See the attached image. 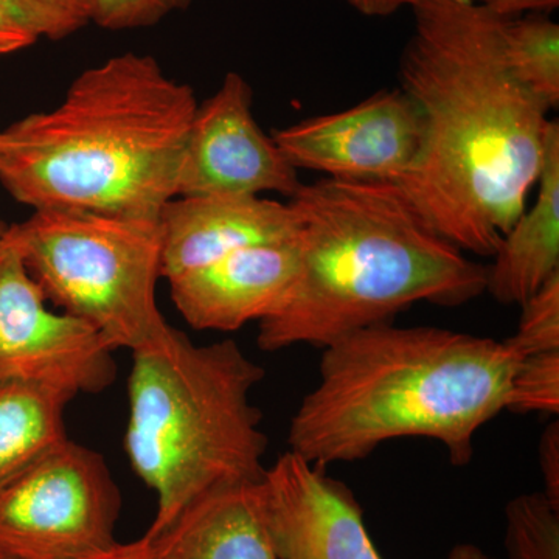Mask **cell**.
<instances>
[{"label": "cell", "instance_id": "5bb4252c", "mask_svg": "<svg viewBox=\"0 0 559 559\" xmlns=\"http://www.w3.org/2000/svg\"><path fill=\"white\" fill-rule=\"evenodd\" d=\"M151 539L164 559H280L267 528L261 480L205 492Z\"/></svg>", "mask_w": 559, "mask_h": 559}, {"label": "cell", "instance_id": "83f0119b", "mask_svg": "<svg viewBox=\"0 0 559 559\" xmlns=\"http://www.w3.org/2000/svg\"><path fill=\"white\" fill-rule=\"evenodd\" d=\"M448 559H496L485 554L480 547L474 544H459L450 551Z\"/></svg>", "mask_w": 559, "mask_h": 559}, {"label": "cell", "instance_id": "44dd1931", "mask_svg": "<svg viewBox=\"0 0 559 559\" xmlns=\"http://www.w3.org/2000/svg\"><path fill=\"white\" fill-rule=\"evenodd\" d=\"M193 0H90L91 22L106 31L151 27Z\"/></svg>", "mask_w": 559, "mask_h": 559}, {"label": "cell", "instance_id": "5b68a950", "mask_svg": "<svg viewBox=\"0 0 559 559\" xmlns=\"http://www.w3.org/2000/svg\"><path fill=\"white\" fill-rule=\"evenodd\" d=\"M264 377L237 342L198 345L170 323L132 352L124 451L157 498L146 536L212 489L261 480L267 437L250 393Z\"/></svg>", "mask_w": 559, "mask_h": 559}, {"label": "cell", "instance_id": "484cf974", "mask_svg": "<svg viewBox=\"0 0 559 559\" xmlns=\"http://www.w3.org/2000/svg\"><path fill=\"white\" fill-rule=\"evenodd\" d=\"M86 559H164L154 546L150 536L143 535L142 538L131 540V543L110 544L109 547L91 555Z\"/></svg>", "mask_w": 559, "mask_h": 559}, {"label": "cell", "instance_id": "d4e9b609", "mask_svg": "<svg viewBox=\"0 0 559 559\" xmlns=\"http://www.w3.org/2000/svg\"><path fill=\"white\" fill-rule=\"evenodd\" d=\"M466 2L491 11L496 16L506 17V20L524 16V14H549L559 7V0H466Z\"/></svg>", "mask_w": 559, "mask_h": 559}, {"label": "cell", "instance_id": "2e32d148", "mask_svg": "<svg viewBox=\"0 0 559 559\" xmlns=\"http://www.w3.org/2000/svg\"><path fill=\"white\" fill-rule=\"evenodd\" d=\"M66 390L20 380L0 381V485L69 439Z\"/></svg>", "mask_w": 559, "mask_h": 559}, {"label": "cell", "instance_id": "30bf717a", "mask_svg": "<svg viewBox=\"0 0 559 559\" xmlns=\"http://www.w3.org/2000/svg\"><path fill=\"white\" fill-rule=\"evenodd\" d=\"M421 134L417 105L403 91L393 90L377 92L341 112L301 120L272 138L297 170L395 186L417 156Z\"/></svg>", "mask_w": 559, "mask_h": 559}, {"label": "cell", "instance_id": "8fae6325", "mask_svg": "<svg viewBox=\"0 0 559 559\" xmlns=\"http://www.w3.org/2000/svg\"><path fill=\"white\" fill-rule=\"evenodd\" d=\"M261 489L280 559H382L358 499L326 468L288 451L264 471Z\"/></svg>", "mask_w": 559, "mask_h": 559}, {"label": "cell", "instance_id": "4316f807", "mask_svg": "<svg viewBox=\"0 0 559 559\" xmlns=\"http://www.w3.org/2000/svg\"><path fill=\"white\" fill-rule=\"evenodd\" d=\"M353 10L369 17L390 16L396 11L411 7L415 0H345Z\"/></svg>", "mask_w": 559, "mask_h": 559}, {"label": "cell", "instance_id": "8992f818", "mask_svg": "<svg viewBox=\"0 0 559 559\" xmlns=\"http://www.w3.org/2000/svg\"><path fill=\"white\" fill-rule=\"evenodd\" d=\"M9 231L47 300L114 352H134L168 325L157 305L159 218L36 210Z\"/></svg>", "mask_w": 559, "mask_h": 559}, {"label": "cell", "instance_id": "3957f363", "mask_svg": "<svg viewBox=\"0 0 559 559\" xmlns=\"http://www.w3.org/2000/svg\"><path fill=\"white\" fill-rule=\"evenodd\" d=\"M198 100L150 55H117L70 83L60 105L0 130V183L36 210L159 218L178 197Z\"/></svg>", "mask_w": 559, "mask_h": 559}, {"label": "cell", "instance_id": "cb8c5ba5", "mask_svg": "<svg viewBox=\"0 0 559 559\" xmlns=\"http://www.w3.org/2000/svg\"><path fill=\"white\" fill-rule=\"evenodd\" d=\"M538 460L544 495L559 506V421L555 419L539 439Z\"/></svg>", "mask_w": 559, "mask_h": 559}, {"label": "cell", "instance_id": "7c38bea8", "mask_svg": "<svg viewBox=\"0 0 559 559\" xmlns=\"http://www.w3.org/2000/svg\"><path fill=\"white\" fill-rule=\"evenodd\" d=\"M300 237L235 250L168 283L176 310L191 329L226 333L277 314L299 278Z\"/></svg>", "mask_w": 559, "mask_h": 559}, {"label": "cell", "instance_id": "ba28073f", "mask_svg": "<svg viewBox=\"0 0 559 559\" xmlns=\"http://www.w3.org/2000/svg\"><path fill=\"white\" fill-rule=\"evenodd\" d=\"M117 378L114 349L87 323L53 310L9 229L0 238V381L100 393Z\"/></svg>", "mask_w": 559, "mask_h": 559}, {"label": "cell", "instance_id": "6da1fadb", "mask_svg": "<svg viewBox=\"0 0 559 559\" xmlns=\"http://www.w3.org/2000/svg\"><path fill=\"white\" fill-rule=\"evenodd\" d=\"M400 90L421 143L395 183L455 248L492 257L543 170L550 109L511 72L503 20L466 0H415Z\"/></svg>", "mask_w": 559, "mask_h": 559}, {"label": "cell", "instance_id": "9c48e42d", "mask_svg": "<svg viewBox=\"0 0 559 559\" xmlns=\"http://www.w3.org/2000/svg\"><path fill=\"white\" fill-rule=\"evenodd\" d=\"M301 183L299 170L253 117L248 81L240 73H227L191 120L178 197L278 193L290 200Z\"/></svg>", "mask_w": 559, "mask_h": 559}, {"label": "cell", "instance_id": "ffe728a7", "mask_svg": "<svg viewBox=\"0 0 559 559\" xmlns=\"http://www.w3.org/2000/svg\"><path fill=\"white\" fill-rule=\"evenodd\" d=\"M522 314L516 334L509 337L522 356L559 349V274L544 283L521 305Z\"/></svg>", "mask_w": 559, "mask_h": 559}, {"label": "cell", "instance_id": "603a6c76", "mask_svg": "<svg viewBox=\"0 0 559 559\" xmlns=\"http://www.w3.org/2000/svg\"><path fill=\"white\" fill-rule=\"evenodd\" d=\"M49 25L50 39L68 38L91 22L90 0H27Z\"/></svg>", "mask_w": 559, "mask_h": 559}, {"label": "cell", "instance_id": "d6986e66", "mask_svg": "<svg viewBox=\"0 0 559 559\" xmlns=\"http://www.w3.org/2000/svg\"><path fill=\"white\" fill-rule=\"evenodd\" d=\"M506 411L518 414L559 412V349L525 356L511 378Z\"/></svg>", "mask_w": 559, "mask_h": 559}, {"label": "cell", "instance_id": "9a60e30c", "mask_svg": "<svg viewBox=\"0 0 559 559\" xmlns=\"http://www.w3.org/2000/svg\"><path fill=\"white\" fill-rule=\"evenodd\" d=\"M532 207L500 241L485 290L503 305H522L559 274V124L550 121Z\"/></svg>", "mask_w": 559, "mask_h": 559}, {"label": "cell", "instance_id": "7a4b0ae2", "mask_svg": "<svg viewBox=\"0 0 559 559\" xmlns=\"http://www.w3.org/2000/svg\"><path fill=\"white\" fill-rule=\"evenodd\" d=\"M522 359L509 341L437 326L353 331L323 348L319 384L290 419L289 451L326 468L425 437L466 465L477 430L506 411Z\"/></svg>", "mask_w": 559, "mask_h": 559}, {"label": "cell", "instance_id": "52a82bcc", "mask_svg": "<svg viewBox=\"0 0 559 559\" xmlns=\"http://www.w3.org/2000/svg\"><path fill=\"white\" fill-rule=\"evenodd\" d=\"M120 509L105 457L66 439L0 485V551L86 559L116 543Z\"/></svg>", "mask_w": 559, "mask_h": 559}, {"label": "cell", "instance_id": "e0dca14e", "mask_svg": "<svg viewBox=\"0 0 559 559\" xmlns=\"http://www.w3.org/2000/svg\"><path fill=\"white\" fill-rule=\"evenodd\" d=\"M503 40L511 72L547 108L559 105V25L547 14L503 20Z\"/></svg>", "mask_w": 559, "mask_h": 559}, {"label": "cell", "instance_id": "f1b7e54d", "mask_svg": "<svg viewBox=\"0 0 559 559\" xmlns=\"http://www.w3.org/2000/svg\"><path fill=\"white\" fill-rule=\"evenodd\" d=\"M7 229H9V226L3 223L2 215H0V238L3 237V234H5Z\"/></svg>", "mask_w": 559, "mask_h": 559}, {"label": "cell", "instance_id": "277c9868", "mask_svg": "<svg viewBox=\"0 0 559 559\" xmlns=\"http://www.w3.org/2000/svg\"><path fill=\"white\" fill-rule=\"evenodd\" d=\"M289 202L301 216L299 278L260 322L263 352L325 348L418 301L459 307L485 293L487 267L430 229L393 183L322 178Z\"/></svg>", "mask_w": 559, "mask_h": 559}, {"label": "cell", "instance_id": "4fadbf2b", "mask_svg": "<svg viewBox=\"0 0 559 559\" xmlns=\"http://www.w3.org/2000/svg\"><path fill=\"white\" fill-rule=\"evenodd\" d=\"M159 226L162 278L171 283L235 250L297 237L301 216L290 202L263 197H176Z\"/></svg>", "mask_w": 559, "mask_h": 559}, {"label": "cell", "instance_id": "f546056e", "mask_svg": "<svg viewBox=\"0 0 559 559\" xmlns=\"http://www.w3.org/2000/svg\"><path fill=\"white\" fill-rule=\"evenodd\" d=\"M0 559H13V558L7 557L5 554H2V551H0Z\"/></svg>", "mask_w": 559, "mask_h": 559}, {"label": "cell", "instance_id": "ac0fdd59", "mask_svg": "<svg viewBox=\"0 0 559 559\" xmlns=\"http://www.w3.org/2000/svg\"><path fill=\"white\" fill-rule=\"evenodd\" d=\"M506 521L509 559H559V506L544 492L511 499Z\"/></svg>", "mask_w": 559, "mask_h": 559}, {"label": "cell", "instance_id": "7402d4cb", "mask_svg": "<svg viewBox=\"0 0 559 559\" xmlns=\"http://www.w3.org/2000/svg\"><path fill=\"white\" fill-rule=\"evenodd\" d=\"M49 38L47 22L27 0H0V57Z\"/></svg>", "mask_w": 559, "mask_h": 559}]
</instances>
